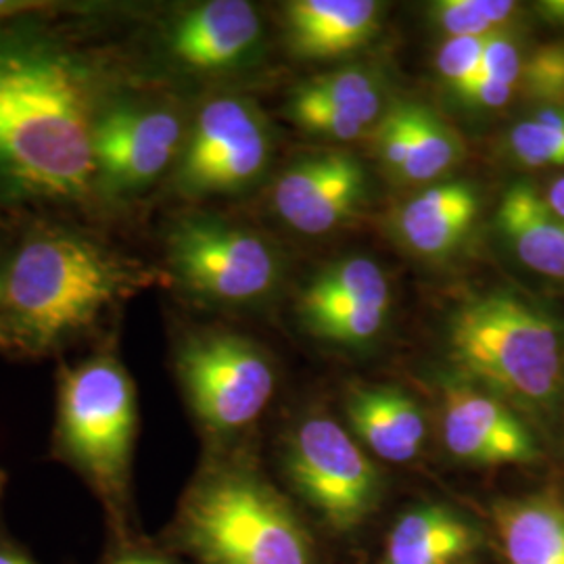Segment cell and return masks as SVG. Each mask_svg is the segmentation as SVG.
Segmentation results:
<instances>
[{
    "label": "cell",
    "instance_id": "cell-1",
    "mask_svg": "<svg viewBox=\"0 0 564 564\" xmlns=\"http://www.w3.org/2000/svg\"><path fill=\"white\" fill-rule=\"evenodd\" d=\"M105 63L42 20L0 28V207L93 202Z\"/></svg>",
    "mask_w": 564,
    "mask_h": 564
},
{
    "label": "cell",
    "instance_id": "cell-2",
    "mask_svg": "<svg viewBox=\"0 0 564 564\" xmlns=\"http://www.w3.org/2000/svg\"><path fill=\"white\" fill-rule=\"evenodd\" d=\"M162 276L82 230L36 228L2 260L4 316L15 349H59Z\"/></svg>",
    "mask_w": 564,
    "mask_h": 564
},
{
    "label": "cell",
    "instance_id": "cell-3",
    "mask_svg": "<svg viewBox=\"0 0 564 564\" xmlns=\"http://www.w3.org/2000/svg\"><path fill=\"white\" fill-rule=\"evenodd\" d=\"M447 351L466 379L527 408H550L564 387L558 324L512 291L460 303L447 321Z\"/></svg>",
    "mask_w": 564,
    "mask_h": 564
},
{
    "label": "cell",
    "instance_id": "cell-4",
    "mask_svg": "<svg viewBox=\"0 0 564 564\" xmlns=\"http://www.w3.org/2000/svg\"><path fill=\"white\" fill-rule=\"evenodd\" d=\"M178 538L199 564H316L293 506L245 464L203 473L184 498Z\"/></svg>",
    "mask_w": 564,
    "mask_h": 564
},
{
    "label": "cell",
    "instance_id": "cell-5",
    "mask_svg": "<svg viewBox=\"0 0 564 564\" xmlns=\"http://www.w3.org/2000/svg\"><path fill=\"white\" fill-rule=\"evenodd\" d=\"M137 429V387L113 351H99L61 368V456L116 510L128 491Z\"/></svg>",
    "mask_w": 564,
    "mask_h": 564
},
{
    "label": "cell",
    "instance_id": "cell-6",
    "mask_svg": "<svg viewBox=\"0 0 564 564\" xmlns=\"http://www.w3.org/2000/svg\"><path fill=\"white\" fill-rule=\"evenodd\" d=\"M188 123L181 105L113 82L93 126V199L132 202L165 174L172 176Z\"/></svg>",
    "mask_w": 564,
    "mask_h": 564
},
{
    "label": "cell",
    "instance_id": "cell-7",
    "mask_svg": "<svg viewBox=\"0 0 564 564\" xmlns=\"http://www.w3.org/2000/svg\"><path fill=\"white\" fill-rule=\"evenodd\" d=\"M170 276L212 305L239 307L263 302L282 279L276 245L262 232L218 216H184L165 237Z\"/></svg>",
    "mask_w": 564,
    "mask_h": 564
},
{
    "label": "cell",
    "instance_id": "cell-8",
    "mask_svg": "<svg viewBox=\"0 0 564 564\" xmlns=\"http://www.w3.org/2000/svg\"><path fill=\"white\" fill-rule=\"evenodd\" d=\"M274 128L242 95H216L188 123L172 191L191 202L232 197L262 178L274 155Z\"/></svg>",
    "mask_w": 564,
    "mask_h": 564
},
{
    "label": "cell",
    "instance_id": "cell-9",
    "mask_svg": "<svg viewBox=\"0 0 564 564\" xmlns=\"http://www.w3.org/2000/svg\"><path fill=\"white\" fill-rule=\"evenodd\" d=\"M289 481L335 533H354L379 508L383 475L343 424L314 414L295 424L284 452Z\"/></svg>",
    "mask_w": 564,
    "mask_h": 564
},
{
    "label": "cell",
    "instance_id": "cell-10",
    "mask_svg": "<svg viewBox=\"0 0 564 564\" xmlns=\"http://www.w3.org/2000/svg\"><path fill=\"white\" fill-rule=\"evenodd\" d=\"M176 375L193 414L216 435H232L256 423L276 389L270 356L258 343L228 330L184 337Z\"/></svg>",
    "mask_w": 564,
    "mask_h": 564
},
{
    "label": "cell",
    "instance_id": "cell-11",
    "mask_svg": "<svg viewBox=\"0 0 564 564\" xmlns=\"http://www.w3.org/2000/svg\"><path fill=\"white\" fill-rule=\"evenodd\" d=\"M391 310V279L368 256H347L324 265L295 303L297 318L312 337L349 349L377 341Z\"/></svg>",
    "mask_w": 564,
    "mask_h": 564
},
{
    "label": "cell",
    "instance_id": "cell-12",
    "mask_svg": "<svg viewBox=\"0 0 564 564\" xmlns=\"http://www.w3.org/2000/svg\"><path fill=\"white\" fill-rule=\"evenodd\" d=\"M263 44L260 11L245 0H207L163 23V57L184 74L223 78L253 65Z\"/></svg>",
    "mask_w": 564,
    "mask_h": 564
},
{
    "label": "cell",
    "instance_id": "cell-13",
    "mask_svg": "<svg viewBox=\"0 0 564 564\" xmlns=\"http://www.w3.org/2000/svg\"><path fill=\"white\" fill-rule=\"evenodd\" d=\"M368 202V176L347 151L303 155L272 186V207L295 232L321 237L351 223Z\"/></svg>",
    "mask_w": 564,
    "mask_h": 564
},
{
    "label": "cell",
    "instance_id": "cell-14",
    "mask_svg": "<svg viewBox=\"0 0 564 564\" xmlns=\"http://www.w3.org/2000/svg\"><path fill=\"white\" fill-rule=\"evenodd\" d=\"M445 449L470 466L533 464L540 447L521 416L502 395L473 381H449L444 387Z\"/></svg>",
    "mask_w": 564,
    "mask_h": 564
},
{
    "label": "cell",
    "instance_id": "cell-15",
    "mask_svg": "<svg viewBox=\"0 0 564 564\" xmlns=\"http://www.w3.org/2000/svg\"><path fill=\"white\" fill-rule=\"evenodd\" d=\"M479 212V191L470 182H437L393 209L389 232L414 258L442 262L470 237Z\"/></svg>",
    "mask_w": 564,
    "mask_h": 564
},
{
    "label": "cell",
    "instance_id": "cell-16",
    "mask_svg": "<svg viewBox=\"0 0 564 564\" xmlns=\"http://www.w3.org/2000/svg\"><path fill=\"white\" fill-rule=\"evenodd\" d=\"M383 11L377 0H293L282 7V25L295 57L339 59L377 36Z\"/></svg>",
    "mask_w": 564,
    "mask_h": 564
},
{
    "label": "cell",
    "instance_id": "cell-17",
    "mask_svg": "<svg viewBox=\"0 0 564 564\" xmlns=\"http://www.w3.org/2000/svg\"><path fill=\"white\" fill-rule=\"evenodd\" d=\"M345 414L364 449L384 463H412L426 444L424 410L400 387L354 384L345 395Z\"/></svg>",
    "mask_w": 564,
    "mask_h": 564
},
{
    "label": "cell",
    "instance_id": "cell-18",
    "mask_svg": "<svg viewBox=\"0 0 564 564\" xmlns=\"http://www.w3.org/2000/svg\"><path fill=\"white\" fill-rule=\"evenodd\" d=\"M496 226L524 268L564 281V224L550 212L538 188L527 182L508 186L496 212Z\"/></svg>",
    "mask_w": 564,
    "mask_h": 564
},
{
    "label": "cell",
    "instance_id": "cell-19",
    "mask_svg": "<svg viewBox=\"0 0 564 564\" xmlns=\"http://www.w3.org/2000/svg\"><path fill=\"white\" fill-rule=\"evenodd\" d=\"M479 547V531L442 505L408 510L384 542L381 564H458Z\"/></svg>",
    "mask_w": 564,
    "mask_h": 564
},
{
    "label": "cell",
    "instance_id": "cell-20",
    "mask_svg": "<svg viewBox=\"0 0 564 564\" xmlns=\"http://www.w3.org/2000/svg\"><path fill=\"white\" fill-rule=\"evenodd\" d=\"M506 564H564V506L554 498H517L494 506Z\"/></svg>",
    "mask_w": 564,
    "mask_h": 564
},
{
    "label": "cell",
    "instance_id": "cell-21",
    "mask_svg": "<svg viewBox=\"0 0 564 564\" xmlns=\"http://www.w3.org/2000/svg\"><path fill=\"white\" fill-rule=\"evenodd\" d=\"M410 142L395 182L431 186L454 172L464 160L460 132L423 102L408 101Z\"/></svg>",
    "mask_w": 564,
    "mask_h": 564
},
{
    "label": "cell",
    "instance_id": "cell-22",
    "mask_svg": "<svg viewBox=\"0 0 564 564\" xmlns=\"http://www.w3.org/2000/svg\"><path fill=\"white\" fill-rule=\"evenodd\" d=\"M297 88L318 101L328 102L345 116L362 121L370 130H375L389 107L381 76L360 65L341 67Z\"/></svg>",
    "mask_w": 564,
    "mask_h": 564
},
{
    "label": "cell",
    "instance_id": "cell-23",
    "mask_svg": "<svg viewBox=\"0 0 564 564\" xmlns=\"http://www.w3.org/2000/svg\"><path fill=\"white\" fill-rule=\"evenodd\" d=\"M523 61V51L514 36L505 30L487 36L479 76L464 97L463 105L481 111L505 109L519 93Z\"/></svg>",
    "mask_w": 564,
    "mask_h": 564
},
{
    "label": "cell",
    "instance_id": "cell-24",
    "mask_svg": "<svg viewBox=\"0 0 564 564\" xmlns=\"http://www.w3.org/2000/svg\"><path fill=\"white\" fill-rule=\"evenodd\" d=\"M510 158L523 167H564V109L538 107L517 121L506 137Z\"/></svg>",
    "mask_w": 564,
    "mask_h": 564
},
{
    "label": "cell",
    "instance_id": "cell-25",
    "mask_svg": "<svg viewBox=\"0 0 564 564\" xmlns=\"http://www.w3.org/2000/svg\"><path fill=\"white\" fill-rule=\"evenodd\" d=\"M517 11L519 4L508 0H440L429 15L445 39H487L502 32Z\"/></svg>",
    "mask_w": 564,
    "mask_h": 564
},
{
    "label": "cell",
    "instance_id": "cell-26",
    "mask_svg": "<svg viewBox=\"0 0 564 564\" xmlns=\"http://www.w3.org/2000/svg\"><path fill=\"white\" fill-rule=\"evenodd\" d=\"M284 116L303 132L330 141L351 142L372 134V130L362 121L345 116L328 102L305 95L300 88H295L289 95L284 105Z\"/></svg>",
    "mask_w": 564,
    "mask_h": 564
},
{
    "label": "cell",
    "instance_id": "cell-27",
    "mask_svg": "<svg viewBox=\"0 0 564 564\" xmlns=\"http://www.w3.org/2000/svg\"><path fill=\"white\" fill-rule=\"evenodd\" d=\"M519 93L540 107L564 109V42L544 44L524 55Z\"/></svg>",
    "mask_w": 564,
    "mask_h": 564
},
{
    "label": "cell",
    "instance_id": "cell-28",
    "mask_svg": "<svg viewBox=\"0 0 564 564\" xmlns=\"http://www.w3.org/2000/svg\"><path fill=\"white\" fill-rule=\"evenodd\" d=\"M487 39H445L435 55V72L445 90L464 101L477 80Z\"/></svg>",
    "mask_w": 564,
    "mask_h": 564
},
{
    "label": "cell",
    "instance_id": "cell-29",
    "mask_svg": "<svg viewBox=\"0 0 564 564\" xmlns=\"http://www.w3.org/2000/svg\"><path fill=\"white\" fill-rule=\"evenodd\" d=\"M53 2H39V0H0V28L11 25L18 21L42 20L55 13Z\"/></svg>",
    "mask_w": 564,
    "mask_h": 564
},
{
    "label": "cell",
    "instance_id": "cell-30",
    "mask_svg": "<svg viewBox=\"0 0 564 564\" xmlns=\"http://www.w3.org/2000/svg\"><path fill=\"white\" fill-rule=\"evenodd\" d=\"M542 197L550 212L564 224V176L547 182Z\"/></svg>",
    "mask_w": 564,
    "mask_h": 564
},
{
    "label": "cell",
    "instance_id": "cell-31",
    "mask_svg": "<svg viewBox=\"0 0 564 564\" xmlns=\"http://www.w3.org/2000/svg\"><path fill=\"white\" fill-rule=\"evenodd\" d=\"M109 564H174L170 558L160 556V554H149V552H126L116 556Z\"/></svg>",
    "mask_w": 564,
    "mask_h": 564
},
{
    "label": "cell",
    "instance_id": "cell-32",
    "mask_svg": "<svg viewBox=\"0 0 564 564\" xmlns=\"http://www.w3.org/2000/svg\"><path fill=\"white\" fill-rule=\"evenodd\" d=\"M2 260L0 258V351H13L15 343L11 337L9 324H7V316H4V297H2Z\"/></svg>",
    "mask_w": 564,
    "mask_h": 564
},
{
    "label": "cell",
    "instance_id": "cell-33",
    "mask_svg": "<svg viewBox=\"0 0 564 564\" xmlns=\"http://www.w3.org/2000/svg\"><path fill=\"white\" fill-rule=\"evenodd\" d=\"M540 11L544 13L545 18L552 21H563L564 23V0H556V2H542Z\"/></svg>",
    "mask_w": 564,
    "mask_h": 564
},
{
    "label": "cell",
    "instance_id": "cell-34",
    "mask_svg": "<svg viewBox=\"0 0 564 564\" xmlns=\"http://www.w3.org/2000/svg\"><path fill=\"white\" fill-rule=\"evenodd\" d=\"M0 564H34L13 552H0Z\"/></svg>",
    "mask_w": 564,
    "mask_h": 564
}]
</instances>
